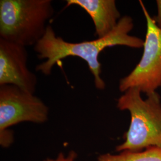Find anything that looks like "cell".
<instances>
[{"label": "cell", "instance_id": "9c48e42d", "mask_svg": "<svg viewBox=\"0 0 161 161\" xmlns=\"http://www.w3.org/2000/svg\"><path fill=\"white\" fill-rule=\"evenodd\" d=\"M76 154L75 152L71 151L69 153L67 157H65L62 153H60L58 156V158L55 160L53 159H47L44 161H74L75 158H76Z\"/></svg>", "mask_w": 161, "mask_h": 161}, {"label": "cell", "instance_id": "5b68a950", "mask_svg": "<svg viewBox=\"0 0 161 161\" xmlns=\"http://www.w3.org/2000/svg\"><path fill=\"white\" fill-rule=\"evenodd\" d=\"M146 20V34L142 58L131 72L119 81V89L124 92L138 88L148 96L161 86V29L151 17L142 1H139Z\"/></svg>", "mask_w": 161, "mask_h": 161}, {"label": "cell", "instance_id": "ba28073f", "mask_svg": "<svg viewBox=\"0 0 161 161\" xmlns=\"http://www.w3.org/2000/svg\"><path fill=\"white\" fill-rule=\"evenodd\" d=\"M98 161H161V148L150 147L138 152L125 150L119 155L107 153L100 156Z\"/></svg>", "mask_w": 161, "mask_h": 161}, {"label": "cell", "instance_id": "7a4b0ae2", "mask_svg": "<svg viewBox=\"0 0 161 161\" xmlns=\"http://www.w3.org/2000/svg\"><path fill=\"white\" fill-rule=\"evenodd\" d=\"M138 88H130L117 100V108L131 115L125 141L116 150L138 152L150 147L161 148V96L157 92L144 100Z\"/></svg>", "mask_w": 161, "mask_h": 161}, {"label": "cell", "instance_id": "6da1fadb", "mask_svg": "<svg viewBox=\"0 0 161 161\" xmlns=\"http://www.w3.org/2000/svg\"><path fill=\"white\" fill-rule=\"evenodd\" d=\"M134 28L132 17L124 16L121 18L115 29L103 38L80 42H69L58 36L51 26H47L44 36L34 46L35 52L40 59L46 61L39 64L36 70L44 75L52 74L53 66L63 58L70 56L78 57L85 60L94 76V85L99 90L105 88L106 84L100 76L101 64L98 56L106 48L124 46L134 48L143 47L144 40L130 35Z\"/></svg>", "mask_w": 161, "mask_h": 161}, {"label": "cell", "instance_id": "30bf717a", "mask_svg": "<svg viewBox=\"0 0 161 161\" xmlns=\"http://www.w3.org/2000/svg\"><path fill=\"white\" fill-rule=\"evenodd\" d=\"M156 5L158 8V13L156 16L153 17L156 25L161 29V0L156 1Z\"/></svg>", "mask_w": 161, "mask_h": 161}, {"label": "cell", "instance_id": "277c9868", "mask_svg": "<svg viewBox=\"0 0 161 161\" xmlns=\"http://www.w3.org/2000/svg\"><path fill=\"white\" fill-rule=\"evenodd\" d=\"M48 115V108L34 94L12 85L0 86V143L3 147L13 142L10 127L23 122L44 123Z\"/></svg>", "mask_w": 161, "mask_h": 161}, {"label": "cell", "instance_id": "3957f363", "mask_svg": "<svg viewBox=\"0 0 161 161\" xmlns=\"http://www.w3.org/2000/svg\"><path fill=\"white\" fill-rule=\"evenodd\" d=\"M54 13L51 0H1L0 38L24 47L35 46Z\"/></svg>", "mask_w": 161, "mask_h": 161}, {"label": "cell", "instance_id": "52a82bcc", "mask_svg": "<svg viewBox=\"0 0 161 161\" xmlns=\"http://www.w3.org/2000/svg\"><path fill=\"white\" fill-rule=\"evenodd\" d=\"M74 5L84 9L91 17L98 38L110 33L122 17L115 0H67L65 7Z\"/></svg>", "mask_w": 161, "mask_h": 161}, {"label": "cell", "instance_id": "8992f818", "mask_svg": "<svg viewBox=\"0 0 161 161\" xmlns=\"http://www.w3.org/2000/svg\"><path fill=\"white\" fill-rule=\"evenodd\" d=\"M28 60L26 47L0 38V86L12 85L34 94L38 80Z\"/></svg>", "mask_w": 161, "mask_h": 161}]
</instances>
